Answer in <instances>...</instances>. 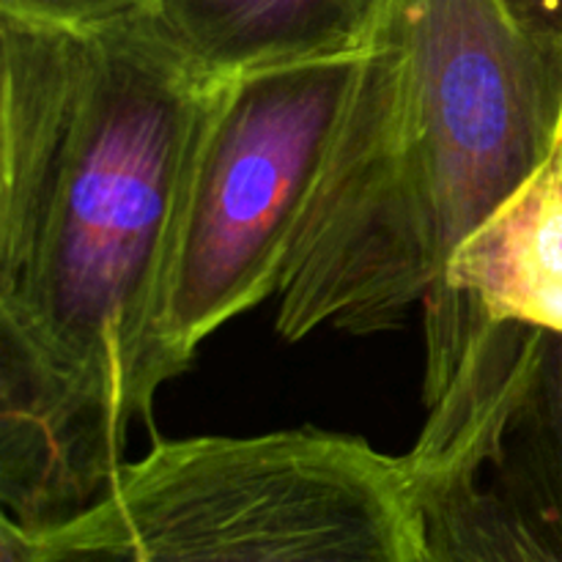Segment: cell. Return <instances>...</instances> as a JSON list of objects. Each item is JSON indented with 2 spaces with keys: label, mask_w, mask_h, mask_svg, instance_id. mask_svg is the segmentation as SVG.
Here are the masks:
<instances>
[{
  "label": "cell",
  "mask_w": 562,
  "mask_h": 562,
  "mask_svg": "<svg viewBox=\"0 0 562 562\" xmlns=\"http://www.w3.org/2000/svg\"><path fill=\"white\" fill-rule=\"evenodd\" d=\"M49 527L104 562H417L404 456L318 428L157 442Z\"/></svg>",
  "instance_id": "obj_3"
},
{
  "label": "cell",
  "mask_w": 562,
  "mask_h": 562,
  "mask_svg": "<svg viewBox=\"0 0 562 562\" xmlns=\"http://www.w3.org/2000/svg\"><path fill=\"white\" fill-rule=\"evenodd\" d=\"M209 82L151 9L88 31L0 16V505L71 519L165 387L159 296Z\"/></svg>",
  "instance_id": "obj_1"
},
{
  "label": "cell",
  "mask_w": 562,
  "mask_h": 562,
  "mask_svg": "<svg viewBox=\"0 0 562 562\" xmlns=\"http://www.w3.org/2000/svg\"><path fill=\"white\" fill-rule=\"evenodd\" d=\"M154 0H0V16L27 25L88 31L151 9Z\"/></svg>",
  "instance_id": "obj_8"
},
{
  "label": "cell",
  "mask_w": 562,
  "mask_h": 562,
  "mask_svg": "<svg viewBox=\"0 0 562 562\" xmlns=\"http://www.w3.org/2000/svg\"><path fill=\"white\" fill-rule=\"evenodd\" d=\"M360 58L280 66L206 86L159 296L165 384L190 368L209 335L278 296Z\"/></svg>",
  "instance_id": "obj_4"
},
{
  "label": "cell",
  "mask_w": 562,
  "mask_h": 562,
  "mask_svg": "<svg viewBox=\"0 0 562 562\" xmlns=\"http://www.w3.org/2000/svg\"><path fill=\"white\" fill-rule=\"evenodd\" d=\"M499 3L521 31L562 47V0H499Z\"/></svg>",
  "instance_id": "obj_9"
},
{
  "label": "cell",
  "mask_w": 562,
  "mask_h": 562,
  "mask_svg": "<svg viewBox=\"0 0 562 562\" xmlns=\"http://www.w3.org/2000/svg\"><path fill=\"white\" fill-rule=\"evenodd\" d=\"M560 124L562 47L499 0H382L291 239L280 338L398 327Z\"/></svg>",
  "instance_id": "obj_2"
},
{
  "label": "cell",
  "mask_w": 562,
  "mask_h": 562,
  "mask_svg": "<svg viewBox=\"0 0 562 562\" xmlns=\"http://www.w3.org/2000/svg\"><path fill=\"white\" fill-rule=\"evenodd\" d=\"M426 318L464 311L562 335V124L536 170L467 236Z\"/></svg>",
  "instance_id": "obj_6"
},
{
  "label": "cell",
  "mask_w": 562,
  "mask_h": 562,
  "mask_svg": "<svg viewBox=\"0 0 562 562\" xmlns=\"http://www.w3.org/2000/svg\"><path fill=\"white\" fill-rule=\"evenodd\" d=\"M404 453L417 562H562V335L456 311Z\"/></svg>",
  "instance_id": "obj_5"
},
{
  "label": "cell",
  "mask_w": 562,
  "mask_h": 562,
  "mask_svg": "<svg viewBox=\"0 0 562 562\" xmlns=\"http://www.w3.org/2000/svg\"><path fill=\"white\" fill-rule=\"evenodd\" d=\"M382 0H154L151 16L203 82L362 55Z\"/></svg>",
  "instance_id": "obj_7"
}]
</instances>
